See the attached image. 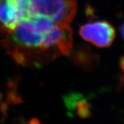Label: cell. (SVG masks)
<instances>
[{
  "label": "cell",
  "instance_id": "5b68a950",
  "mask_svg": "<svg viewBox=\"0 0 124 124\" xmlns=\"http://www.w3.org/2000/svg\"><path fill=\"white\" fill-rule=\"evenodd\" d=\"M29 18L25 0H0V28L8 34L20 22Z\"/></svg>",
  "mask_w": 124,
  "mask_h": 124
},
{
  "label": "cell",
  "instance_id": "4fadbf2b",
  "mask_svg": "<svg viewBox=\"0 0 124 124\" xmlns=\"http://www.w3.org/2000/svg\"><path fill=\"white\" fill-rule=\"evenodd\" d=\"M120 31H121V34H122V36L123 38H124V23H123L122 25L121 26Z\"/></svg>",
  "mask_w": 124,
  "mask_h": 124
},
{
  "label": "cell",
  "instance_id": "8992f818",
  "mask_svg": "<svg viewBox=\"0 0 124 124\" xmlns=\"http://www.w3.org/2000/svg\"><path fill=\"white\" fill-rule=\"evenodd\" d=\"M72 58L75 64L82 67H88L93 60L91 53L85 49H77L73 53Z\"/></svg>",
  "mask_w": 124,
  "mask_h": 124
},
{
  "label": "cell",
  "instance_id": "52a82bcc",
  "mask_svg": "<svg viewBox=\"0 0 124 124\" xmlns=\"http://www.w3.org/2000/svg\"><path fill=\"white\" fill-rule=\"evenodd\" d=\"M89 103L86 98L82 96L77 101L75 106V115L82 119H85L91 116V111Z\"/></svg>",
  "mask_w": 124,
  "mask_h": 124
},
{
  "label": "cell",
  "instance_id": "5bb4252c",
  "mask_svg": "<svg viewBox=\"0 0 124 124\" xmlns=\"http://www.w3.org/2000/svg\"><path fill=\"white\" fill-rule=\"evenodd\" d=\"M1 98H2V95L0 94V101H1Z\"/></svg>",
  "mask_w": 124,
  "mask_h": 124
},
{
  "label": "cell",
  "instance_id": "3957f363",
  "mask_svg": "<svg viewBox=\"0 0 124 124\" xmlns=\"http://www.w3.org/2000/svg\"><path fill=\"white\" fill-rule=\"evenodd\" d=\"M79 34L84 40L98 47L105 48L111 46L115 38V29L109 22L100 20L82 25Z\"/></svg>",
  "mask_w": 124,
  "mask_h": 124
},
{
  "label": "cell",
  "instance_id": "30bf717a",
  "mask_svg": "<svg viewBox=\"0 0 124 124\" xmlns=\"http://www.w3.org/2000/svg\"><path fill=\"white\" fill-rule=\"evenodd\" d=\"M1 111L2 113L4 116H6L7 114V109H8V105L7 104H3L1 106Z\"/></svg>",
  "mask_w": 124,
  "mask_h": 124
},
{
  "label": "cell",
  "instance_id": "9c48e42d",
  "mask_svg": "<svg viewBox=\"0 0 124 124\" xmlns=\"http://www.w3.org/2000/svg\"><path fill=\"white\" fill-rule=\"evenodd\" d=\"M7 102L9 104L12 105H18L19 103H22V100L19 95L16 93L15 91H11L7 95Z\"/></svg>",
  "mask_w": 124,
  "mask_h": 124
},
{
  "label": "cell",
  "instance_id": "ba28073f",
  "mask_svg": "<svg viewBox=\"0 0 124 124\" xmlns=\"http://www.w3.org/2000/svg\"><path fill=\"white\" fill-rule=\"evenodd\" d=\"M83 95L80 94L79 93H73L65 95L63 97L64 103L70 114H72L73 111H75V106H76L77 101Z\"/></svg>",
  "mask_w": 124,
  "mask_h": 124
},
{
  "label": "cell",
  "instance_id": "7c38bea8",
  "mask_svg": "<svg viewBox=\"0 0 124 124\" xmlns=\"http://www.w3.org/2000/svg\"><path fill=\"white\" fill-rule=\"evenodd\" d=\"M120 66L121 69L124 70V56L120 60Z\"/></svg>",
  "mask_w": 124,
  "mask_h": 124
},
{
  "label": "cell",
  "instance_id": "8fae6325",
  "mask_svg": "<svg viewBox=\"0 0 124 124\" xmlns=\"http://www.w3.org/2000/svg\"><path fill=\"white\" fill-rule=\"evenodd\" d=\"M26 124H41V122L38 118H34L30 120L27 123H26Z\"/></svg>",
  "mask_w": 124,
  "mask_h": 124
},
{
  "label": "cell",
  "instance_id": "6da1fadb",
  "mask_svg": "<svg viewBox=\"0 0 124 124\" xmlns=\"http://www.w3.org/2000/svg\"><path fill=\"white\" fill-rule=\"evenodd\" d=\"M30 17L43 15L55 24L69 25L77 11L76 0H25Z\"/></svg>",
  "mask_w": 124,
  "mask_h": 124
},
{
  "label": "cell",
  "instance_id": "277c9868",
  "mask_svg": "<svg viewBox=\"0 0 124 124\" xmlns=\"http://www.w3.org/2000/svg\"><path fill=\"white\" fill-rule=\"evenodd\" d=\"M73 32L69 25L54 24L53 27L44 34L40 50L46 51L53 47L57 49L60 54H70L73 45Z\"/></svg>",
  "mask_w": 124,
  "mask_h": 124
},
{
  "label": "cell",
  "instance_id": "7a4b0ae2",
  "mask_svg": "<svg viewBox=\"0 0 124 124\" xmlns=\"http://www.w3.org/2000/svg\"><path fill=\"white\" fill-rule=\"evenodd\" d=\"M10 34L12 49L18 50L40 49L44 36L35 27L29 18L20 22Z\"/></svg>",
  "mask_w": 124,
  "mask_h": 124
}]
</instances>
